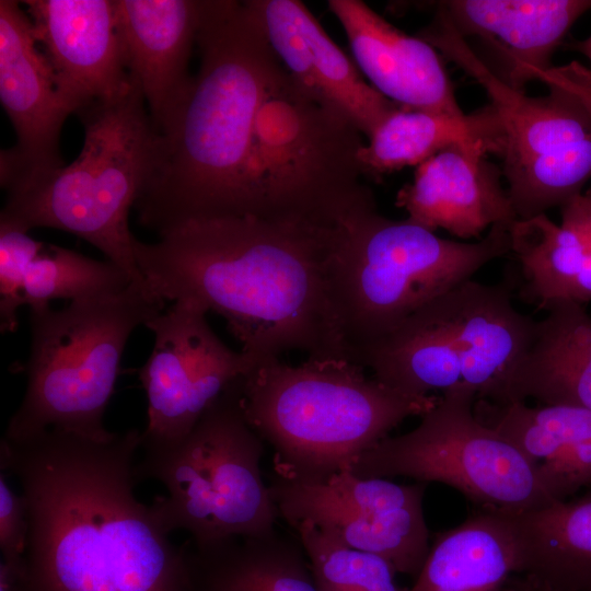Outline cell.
I'll use <instances>...</instances> for the list:
<instances>
[{
	"label": "cell",
	"mask_w": 591,
	"mask_h": 591,
	"mask_svg": "<svg viewBox=\"0 0 591 591\" xmlns=\"http://www.w3.org/2000/svg\"><path fill=\"white\" fill-rule=\"evenodd\" d=\"M345 229L251 216L192 219L154 243L136 239L134 254L155 298L222 316L255 368L289 351L349 361L333 291Z\"/></svg>",
	"instance_id": "cell-1"
},
{
	"label": "cell",
	"mask_w": 591,
	"mask_h": 591,
	"mask_svg": "<svg viewBox=\"0 0 591 591\" xmlns=\"http://www.w3.org/2000/svg\"><path fill=\"white\" fill-rule=\"evenodd\" d=\"M140 443L138 429L2 438L1 471L27 511V591H193L186 543L173 544L135 496Z\"/></svg>",
	"instance_id": "cell-2"
},
{
	"label": "cell",
	"mask_w": 591,
	"mask_h": 591,
	"mask_svg": "<svg viewBox=\"0 0 591 591\" xmlns=\"http://www.w3.org/2000/svg\"><path fill=\"white\" fill-rule=\"evenodd\" d=\"M200 68L172 124L155 135L135 208L159 235L192 220L253 217L252 136L280 60L246 1L201 0Z\"/></svg>",
	"instance_id": "cell-3"
},
{
	"label": "cell",
	"mask_w": 591,
	"mask_h": 591,
	"mask_svg": "<svg viewBox=\"0 0 591 591\" xmlns=\"http://www.w3.org/2000/svg\"><path fill=\"white\" fill-rule=\"evenodd\" d=\"M438 399L398 392L344 359L276 360L242 381L245 417L274 450L275 475L303 483L351 471L402 421L421 417Z\"/></svg>",
	"instance_id": "cell-4"
},
{
	"label": "cell",
	"mask_w": 591,
	"mask_h": 591,
	"mask_svg": "<svg viewBox=\"0 0 591 591\" xmlns=\"http://www.w3.org/2000/svg\"><path fill=\"white\" fill-rule=\"evenodd\" d=\"M84 128L83 147L69 165L8 192L0 224L28 232L54 228L80 236L147 288L136 264L129 230L147 177L154 141L139 84L119 96L95 101L76 113ZM148 289V288H147Z\"/></svg>",
	"instance_id": "cell-5"
},
{
	"label": "cell",
	"mask_w": 591,
	"mask_h": 591,
	"mask_svg": "<svg viewBox=\"0 0 591 591\" xmlns=\"http://www.w3.org/2000/svg\"><path fill=\"white\" fill-rule=\"evenodd\" d=\"M512 293L509 279L466 280L361 350L354 363L407 395L467 385L477 399L505 405L536 328L514 308Z\"/></svg>",
	"instance_id": "cell-6"
},
{
	"label": "cell",
	"mask_w": 591,
	"mask_h": 591,
	"mask_svg": "<svg viewBox=\"0 0 591 591\" xmlns=\"http://www.w3.org/2000/svg\"><path fill=\"white\" fill-rule=\"evenodd\" d=\"M510 224L477 242L442 239L376 207L346 224L334 267V304L349 361L426 304L510 253Z\"/></svg>",
	"instance_id": "cell-7"
},
{
	"label": "cell",
	"mask_w": 591,
	"mask_h": 591,
	"mask_svg": "<svg viewBox=\"0 0 591 591\" xmlns=\"http://www.w3.org/2000/svg\"><path fill=\"white\" fill-rule=\"evenodd\" d=\"M163 300L135 282L124 290L30 312L31 349L24 397L4 437L48 429L107 440L104 426L131 333L163 311Z\"/></svg>",
	"instance_id": "cell-8"
},
{
	"label": "cell",
	"mask_w": 591,
	"mask_h": 591,
	"mask_svg": "<svg viewBox=\"0 0 591 591\" xmlns=\"http://www.w3.org/2000/svg\"><path fill=\"white\" fill-rule=\"evenodd\" d=\"M355 124L310 96L282 63L257 111L250 155L253 217L338 227L376 207Z\"/></svg>",
	"instance_id": "cell-9"
},
{
	"label": "cell",
	"mask_w": 591,
	"mask_h": 591,
	"mask_svg": "<svg viewBox=\"0 0 591 591\" xmlns=\"http://www.w3.org/2000/svg\"><path fill=\"white\" fill-rule=\"evenodd\" d=\"M229 387L179 442L143 450L137 480L161 483L150 510L170 534L185 530L197 547L276 531L279 512L260 462L265 441L247 421L242 381Z\"/></svg>",
	"instance_id": "cell-10"
},
{
	"label": "cell",
	"mask_w": 591,
	"mask_h": 591,
	"mask_svg": "<svg viewBox=\"0 0 591 591\" xmlns=\"http://www.w3.org/2000/svg\"><path fill=\"white\" fill-rule=\"evenodd\" d=\"M486 91L500 129L502 176L518 220L546 213L591 178V114L565 88L529 96L500 81L439 13L417 34Z\"/></svg>",
	"instance_id": "cell-11"
},
{
	"label": "cell",
	"mask_w": 591,
	"mask_h": 591,
	"mask_svg": "<svg viewBox=\"0 0 591 591\" xmlns=\"http://www.w3.org/2000/svg\"><path fill=\"white\" fill-rule=\"evenodd\" d=\"M476 399L467 385L443 392L415 429L383 439L351 472L442 483L483 509L507 513L556 502L540 464L476 417Z\"/></svg>",
	"instance_id": "cell-12"
},
{
	"label": "cell",
	"mask_w": 591,
	"mask_h": 591,
	"mask_svg": "<svg viewBox=\"0 0 591 591\" xmlns=\"http://www.w3.org/2000/svg\"><path fill=\"white\" fill-rule=\"evenodd\" d=\"M269 490L289 526L309 521L345 545L378 555L417 577L430 549L424 515L427 483L396 484L345 471L324 482L274 476Z\"/></svg>",
	"instance_id": "cell-13"
},
{
	"label": "cell",
	"mask_w": 591,
	"mask_h": 591,
	"mask_svg": "<svg viewBox=\"0 0 591 591\" xmlns=\"http://www.w3.org/2000/svg\"><path fill=\"white\" fill-rule=\"evenodd\" d=\"M206 315L192 302L175 301L144 325L154 343L139 370L148 398L142 450L183 440L229 387L255 369L217 336Z\"/></svg>",
	"instance_id": "cell-14"
},
{
	"label": "cell",
	"mask_w": 591,
	"mask_h": 591,
	"mask_svg": "<svg viewBox=\"0 0 591 591\" xmlns=\"http://www.w3.org/2000/svg\"><path fill=\"white\" fill-rule=\"evenodd\" d=\"M20 3L0 1V100L16 135V143L0 154L7 193L65 166L60 132L81 107L38 45Z\"/></svg>",
	"instance_id": "cell-15"
},
{
	"label": "cell",
	"mask_w": 591,
	"mask_h": 591,
	"mask_svg": "<svg viewBox=\"0 0 591 591\" xmlns=\"http://www.w3.org/2000/svg\"><path fill=\"white\" fill-rule=\"evenodd\" d=\"M276 56L314 100L349 118L367 139L403 108L367 83L361 72L297 0H247Z\"/></svg>",
	"instance_id": "cell-16"
},
{
	"label": "cell",
	"mask_w": 591,
	"mask_h": 591,
	"mask_svg": "<svg viewBox=\"0 0 591 591\" xmlns=\"http://www.w3.org/2000/svg\"><path fill=\"white\" fill-rule=\"evenodd\" d=\"M437 11L465 39H478L475 53L503 83L525 85L553 67L555 50L587 11L591 0H447Z\"/></svg>",
	"instance_id": "cell-17"
},
{
	"label": "cell",
	"mask_w": 591,
	"mask_h": 591,
	"mask_svg": "<svg viewBox=\"0 0 591 591\" xmlns=\"http://www.w3.org/2000/svg\"><path fill=\"white\" fill-rule=\"evenodd\" d=\"M21 3L26 8L38 45L81 107L115 99L131 85L115 0H26Z\"/></svg>",
	"instance_id": "cell-18"
},
{
	"label": "cell",
	"mask_w": 591,
	"mask_h": 591,
	"mask_svg": "<svg viewBox=\"0 0 591 591\" xmlns=\"http://www.w3.org/2000/svg\"><path fill=\"white\" fill-rule=\"evenodd\" d=\"M483 143L452 144L416 166L414 181L396 194L395 205L410 221L430 230H447L468 240L495 224L518 220L502 171L487 159Z\"/></svg>",
	"instance_id": "cell-19"
},
{
	"label": "cell",
	"mask_w": 591,
	"mask_h": 591,
	"mask_svg": "<svg viewBox=\"0 0 591 591\" xmlns=\"http://www.w3.org/2000/svg\"><path fill=\"white\" fill-rule=\"evenodd\" d=\"M358 69L383 96L406 109L464 116L442 56L360 0H329Z\"/></svg>",
	"instance_id": "cell-20"
},
{
	"label": "cell",
	"mask_w": 591,
	"mask_h": 591,
	"mask_svg": "<svg viewBox=\"0 0 591 591\" xmlns=\"http://www.w3.org/2000/svg\"><path fill=\"white\" fill-rule=\"evenodd\" d=\"M200 7L201 0H115L126 67L157 136L172 124L193 85L188 62Z\"/></svg>",
	"instance_id": "cell-21"
},
{
	"label": "cell",
	"mask_w": 591,
	"mask_h": 591,
	"mask_svg": "<svg viewBox=\"0 0 591 591\" xmlns=\"http://www.w3.org/2000/svg\"><path fill=\"white\" fill-rule=\"evenodd\" d=\"M559 208V224L543 213L509 228L519 298L540 310L556 301H591V188Z\"/></svg>",
	"instance_id": "cell-22"
},
{
	"label": "cell",
	"mask_w": 591,
	"mask_h": 591,
	"mask_svg": "<svg viewBox=\"0 0 591 591\" xmlns=\"http://www.w3.org/2000/svg\"><path fill=\"white\" fill-rule=\"evenodd\" d=\"M476 417L540 464L556 501L591 486V409L569 405H505L477 399Z\"/></svg>",
	"instance_id": "cell-23"
},
{
	"label": "cell",
	"mask_w": 591,
	"mask_h": 591,
	"mask_svg": "<svg viewBox=\"0 0 591 591\" xmlns=\"http://www.w3.org/2000/svg\"><path fill=\"white\" fill-rule=\"evenodd\" d=\"M544 310L507 404L534 398L542 405L591 409V315L572 301H556Z\"/></svg>",
	"instance_id": "cell-24"
},
{
	"label": "cell",
	"mask_w": 591,
	"mask_h": 591,
	"mask_svg": "<svg viewBox=\"0 0 591 591\" xmlns=\"http://www.w3.org/2000/svg\"><path fill=\"white\" fill-rule=\"evenodd\" d=\"M519 569L510 513L480 508L437 535L405 591H500Z\"/></svg>",
	"instance_id": "cell-25"
},
{
	"label": "cell",
	"mask_w": 591,
	"mask_h": 591,
	"mask_svg": "<svg viewBox=\"0 0 591 591\" xmlns=\"http://www.w3.org/2000/svg\"><path fill=\"white\" fill-rule=\"evenodd\" d=\"M186 551L193 591H318L296 533L186 542Z\"/></svg>",
	"instance_id": "cell-26"
},
{
	"label": "cell",
	"mask_w": 591,
	"mask_h": 591,
	"mask_svg": "<svg viewBox=\"0 0 591 591\" xmlns=\"http://www.w3.org/2000/svg\"><path fill=\"white\" fill-rule=\"evenodd\" d=\"M510 515L521 576L551 591H591V491Z\"/></svg>",
	"instance_id": "cell-27"
},
{
	"label": "cell",
	"mask_w": 591,
	"mask_h": 591,
	"mask_svg": "<svg viewBox=\"0 0 591 591\" xmlns=\"http://www.w3.org/2000/svg\"><path fill=\"white\" fill-rule=\"evenodd\" d=\"M367 140L358 153L360 169L363 176L381 179L406 166H418L456 143H483L498 154L500 130L489 103L460 117L401 108Z\"/></svg>",
	"instance_id": "cell-28"
},
{
	"label": "cell",
	"mask_w": 591,
	"mask_h": 591,
	"mask_svg": "<svg viewBox=\"0 0 591 591\" xmlns=\"http://www.w3.org/2000/svg\"><path fill=\"white\" fill-rule=\"evenodd\" d=\"M134 281L111 260H96L76 251L45 244L30 266L24 304L30 311L49 306L51 300L71 301L114 293Z\"/></svg>",
	"instance_id": "cell-29"
},
{
	"label": "cell",
	"mask_w": 591,
	"mask_h": 591,
	"mask_svg": "<svg viewBox=\"0 0 591 591\" xmlns=\"http://www.w3.org/2000/svg\"><path fill=\"white\" fill-rule=\"evenodd\" d=\"M318 591H405L384 558L351 548L309 521L292 526Z\"/></svg>",
	"instance_id": "cell-30"
},
{
	"label": "cell",
	"mask_w": 591,
	"mask_h": 591,
	"mask_svg": "<svg viewBox=\"0 0 591 591\" xmlns=\"http://www.w3.org/2000/svg\"><path fill=\"white\" fill-rule=\"evenodd\" d=\"M45 243L27 232L0 224V329L18 328V311L24 305V286L31 264Z\"/></svg>",
	"instance_id": "cell-31"
},
{
	"label": "cell",
	"mask_w": 591,
	"mask_h": 591,
	"mask_svg": "<svg viewBox=\"0 0 591 591\" xmlns=\"http://www.w3.org/2000/svg\"><path fill=\"white\" fill-rule=\"evenodd\" d=\"M28 522L25 501L12 490L4 473L0 475V549L2 559L24 557Z\"/></svg>",
	"instance_id": "cell-32"
},
{
	"label": "cell",
	"mask_w": 591,
	"mask_h": 591,
	"mask_svg": "<svg viewBox=\"0 0 591 591\" xmlns=\"http://www.w3.org/2000/svg\"><path fill=\"white\" fill-rule=\"evenodd\" d=\"M544 84L560 85L575 94L591 114V69L578 61L568 65L551 67L538 78Z\"/></svg>",
	"instance_id": "cell-33"
},
{
	"label": "cell",
	"mask_w": 591,
	"mask_h": 591,
	"mask_svg": "<svg viewBox=\"0 0 591 591\" xmlns=\"http://www.w3.org/2000/svg\"><path fill=\"white\" fill-rule=\"evenodd\" d=\"M505 587H507L506 591H551L524 576L520 578H510Z\"/></svg>",
	"instance_id": "cell-34"
},
{
	"label": "cell",
	"mask_w": 591,
	"mask_h": 591,
	"mask_svg": "<svg viewBox=\"0 0 591 591\" xmlns=\"http://www.w3.org/2000/svg\"><path fill=\"white\" fill-rule=\"evenodd\" d=\"M564 46L567 47V49L583 55L591 65V35L583 39H573L569 43H565Z\"/></svg>",
	"instance_id": "cell-35"
}]
</instances>
